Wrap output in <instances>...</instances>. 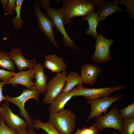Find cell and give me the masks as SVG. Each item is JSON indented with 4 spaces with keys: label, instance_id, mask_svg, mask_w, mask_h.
Here are the masks:
<instances>
[{
    "label": "cell",
    "instance_id": "1",
    "mask_svg": "<svg viewBox=\"0 0 134 134\" xmlns=\"http://www.w3.org/2000/svg\"><path fill=\"white\" fill-rule=\"evenodd\" d=\"M62 7L59 8L64 25L71 24L72 18L84 16L93 12L96 7L92 0H61Z\"/></svg>",
    "mask_w": 134,
    "mask_h": 134
},
{
    "label": "cell",
    "instance_id": "2",
    "mask_svg": "<svg viewBox=\"0 0 134 134\" xmlns=\"http://www.w3.org/2000/svg\"><path fill=\"white\" fill-rule=\"evenodd\" d=\"M49 120L60 134H72L75 130L77 117L72 110L64 109L50 113Z\"/></svg>",
    "mask_w": 134,
    "mask_h": 134
},
{
    "label": "cell",
    "instance_id": "3",
    "mask_svg": "<svg viewBox=\"0 0 134 134\" xmlns=\"http://www.w3.org/2000/svg\"><path fill=\"white\" fill-rule=\"evenodd\" d=\"M40 94L34 86L30 88L22 89V94L18 96L11 97L6 95L4 97V100L13 103L17 106L20 110V114L27 122L29 127L32 128L33 120L25 109L24 105L27 101L31 99H34L38 103Z\"/></svg>",
    "mask_w": 134,
    "mask_h": 134
},
{
    "label": "cell",
    "instance_id": "4",
    "mask_svg": "<svg viewBox=\"0 0 134 134\" xmlns=\"http://www.w3.org/2000/svg\"><path fill=\"white\" fill-rule=\"evenodd\" d=\"M126 88L125 85H121L108 87L90 88L81 84L76 86L71 91L73 97L83 96L88 101L108 96L114 92L124 89Z\"/></svg>",
    "mask_w": 134,
    "mask_h": 134
},
{
    "label": "cell",
    "instance_id": "5",
    "mask_svg": "<svg viewBox=\"0 0 134 134\" xmlns=\"http://www.w3.org/2000/svg\"><path fill=\"white\" fill-rule=\"evenodd\" d=\"M46 14L53 20L57 30L63 35V43L65 47L69 48L75 52L80 50L79 46L69 37L64 26L63 18L59 9L49 6L45 9Z\"/></svg>",
    "mask_w": 134,
    "mask_h": 134
},
{
    "label": "cell",
    "instance_id": "6",
    "mask_svg": "<svg viewBox=\"0 0 134 134\" xmlns=\"http://www.w3.org/2000/svg\"><path fill=\"white\" fill-rule=\"evenodd\" d=\"M34 12L37 20L39 28L55 47L58 48L59 44L55 37L53 29L55 26L52 19L40 10L37 0L34 5Z\"/></svg>",
    "mask_w": 134,
    "mask_h": 134
},
{
    "label": "cell",
    "instance_id": "7",
    "mask_svg": "<svg viewBox=\"0 0 134 134\" xmlns=\"http://www.w3.org/2000/svg\"><path fill=\"white\" fill-rule=\"evenodd\" d=\"M95 124L99 132L108 128L116 129L122 132L123 126L122 118L115 106L112 107L109 112L96 117Z\"/></svg>",
    "mask_w": 134,
    "mask_h": 134
},
{
    "label": "cell",
    "instance_id": "8",
    "mask_svg": "<svg viewBox=\"0 0 134 134\" xmlns=\"http://www.w3.org/2000/svg\"><path fill=\"white\" fill-rule=\"evenodd\" d=\"M104 35L100 33L95 41V50L92 55V60L96 63L105 64L112 60L110 48L114 40L112 38L107 39Z\"/></svg>",
    "mask_w": 134,
    "mask_h": 134
},
{
    "label": "cell",
    "instance_id": "9",
    "mask_svg": "<svg viewBox=\"0 0 134 134\" xmlns=\"http://www.w3.org/2000/svg\"><path fill=\"white\" fill-rule=\"evenodd\" d=\"M68 74L65 70L56 73V75L50 79L47 84L45 94L42 101L43 103L50 104L61 93L65 87Z\"/></svg>",
    "mask_w": 134,
    "mask_h": 134
},
{
    "label": "cell",
    "instance_id": "10",
    "mask_svg": "<svg viewBox=\"0 0 134 134\" xmlns=\"http://www.w3.org/2000/svg\"><path fill=\"white\" fill-rule=\"evenodd\" d=\"M122 97L120 94L116 95L114 97L107 96L96 99L87 101L90 105L91 110L87 121L89 122L93 118L106 113L108 108L114 102L122 99Z\"/></svg>",
    "mask_w": 134,
    "mask_h": 134
},
{
    "label": "cell",
    "instance_id": "11",
    "mask_svg": "<svg viewBox=\"0 0 134 134\" xmlns=\"http://www.w3.org/2000/svg\"><path fill=\"white\" fill-rule=\"evenodd\" d=\"M0 118L6 123L9 128L13 130L18 131L21 128L27 127L28 125L26 121L12 111L7 101L3 103L1 107Z\"/></svg>",
    "mask_w": 134,
    "mask_h": 134
},
{
    "label": "cell",
    "instance_id": "12",
    "mask_svg": "<svg viewBox=\"0 0 134 134\" xmlns=\"http://www.w3.org/2000/svg\"><path fill=\"white\" fill-rule=\"evenodd\" d=\"M34 74V68L28 69L26 71L22 70L15 73L7 81L6 84H10L13 86L20 84L26 87L27 88H31L34 86V83L33 81Z\"/></svg>",
    "mask_w": 134,
    "mask_h": 134
},
{
    "label": "cell",
    "instance_id": "13",
    "mask_svg": "<svg viewBox=\"0 0 134 134\" xmlns=\"http://www.w3.org/2000/svg\"><path fill=\"white\" fill-rule=\"evenodd\" d=\"M97 7L96 13L101 22L104 21L108 16L117 11H125V10L118 7L117 1L108 2L103 0H92Z\"/></svg>",
    "mask_w": 134,
    "mask_h": 134
},
{
    "label": "cell",
    "instance_id": "14",
    "mask_svg": "<svg viewBox=\"0 0 134 134\" xmlns=\"http://www.w3.org/2000/svg\"><path fill=\"white\" fill-rule=\"evenodd\" d=\"M8 54L11 59L14 61L19 71L34 68L37 64V60L35 58L31 60L26 58L23 54L20 48H13Z\"/></svg>",
    "mask_w": 134,
    "mask_h": 134
},
{
    "label": "cell",
    "instance_id": "15",
    "mask_svg": "<svg viewBox=\"0 0 134 134\" xmlns=\"http://www.w3.org/2000/svg\"><path fill=\"white\" fill-rule=\"evenodd\" d=\"M81 70L80 76L84 83L90 85L95 84L102 72L98 65L88 63L83 64Z\"/></svg>",
    "mask_w": 134,
    "mask_h": 134
},
{
    "label": "cell",
    "instance_id": "16",
    "mask_svg": "<svg viewBox=\"0 0 134 134\" xmlns=\"http://www.w3.org/2000/svg\"><path fill=\"white\" fill-rule=\"evenodd\" d=\"M43 65L52 72L56 73L65 71L67 67L64 59L55 54L46 55Z\"/></svg>",
    "mask_w": 134,
    "mask_h": 134
},
{
    "label": "cell",
    "instance_id": "17",
    "mask_svg": "<svg viewBox=\"0 0 134 134\" xmlns=\"http://www.w3.org/2000/svg\"><path fill=\"white\" fill-rule=\"evenodd\" d=\"M44 67L43 65L39 63L36 64L34 68V77L36 80L34 86L42 95L46 92L48 79L47 76L44 73Z\"/></svg>",
    "mask_w": 134,
    "mask_h": 134
},
{
    "label": "cell",
    "instance_id": "18",
    "mask_svg": "<svg viewBox=\"0 0 134 134\" xmlns=\"http://www.w3.org/2000/svg\"><path fill=\"white\" fill-rule=\"evenodd\" d=\"M73 97V95L71 91L67 93H61L50 104L48 109L50 113L59 112L65 109L66 104Z\"/></svg>",
    "mask_w": 134,
    "mask_h": 134
},
{
    "label": "cell",
    "instance_id": "19",
    "mask_svg": "<svg viewBox=\"0 0 134 134\" xmlns=\"http://www.w3.org/2000/svg\"><path fill=\"white\" fill-rule=\"evenodd\" d=\"M80 21L81 22L87 21L89 24V28L84 34L91 35L96 39L98 35L96 31V28L100 21L99 18L97 13L92 12L82 17Z\"/></svg>",
    "mask_w": 134,
    "mask_h": 134
},
{
    "label": "cell",
    "instance_id": "20",
    "mask_svg": "<svg viewBox=\"0 0 134 134\" xmlns=\"http://www.w3.org/2000/svg\"><path fill=\"white\" fill-rule=\"evenodd\" d=\"M83 83L80 75L76 72H70L67 76L65 85L62 92H69L76 86Z\"/></svg>",
    "mask_w": 134,
    "mask_h": 134
},
{
    "label": "cell",
    "instance_id": "21",
    "mask_svg": "<svg viewBox=\"0 0 134 134\" xmlns=\"http://www.w3.org/2000/svg\"><path fill=\"white\" fill-rule=\"evenodd\" d=\"M32 128L36 130L42 129L47 134H60L49 120L44 123L39 119H35L33 120Z\"/></svg>",
    "mask_w": 134,
    "mask_h": 134
},
{
    "label": "cell",
    "instance_id": "22",
    "mask_svg": "<svg viewBox=\"0 0 134 134\" xmlns=\"http://www.w3.org/2000/svg\"><path fill=\"white\" fill-rule=\"evenodd\" d=\"M24 2L23 0H16L14 11L16 13V15L12 19L14 26L16 30L22 29L23 28V21L21 17V10Z\"/></svg>",
    "mask_w": 134,
    "mask_h": 134
},
{
    "label": "cell",
    "instance_id": "23",
    "mask_svg": "<svg viewBox=\"0 0 134 134\" xmlns=\"http://www.w3.org/2000/svg\"><path fill=\"white\" fill-rule=\"evenodd\" d=\"M0 67L10 71L15 72L14 64L8 53L0 51Z\"/></svg>",
    "mask_w": 134,
    "mask_h": 134
},
{
    "label": "cell",
    "instance_id": "24",
    "mask_svg": "<svg viewBox=\"0 0 134 134\" xmlns=\"http://www.w3.org/2000/svg\"><path fill=\"white\" fill-rule=\"evenodd\" d=\"M119 114L122 119H130L134 118V102L126 107L120 109Z\"/></svg>",
    "mask_w": 134,
    "mask_h": 134
},
{
    "label": "cell",
    "instance_id": "25",
    "mask_svg": "<svg viewBox=\"0 0 134 134\" xmlns=\"http://www.w3.org/2000/svg\"><path fill=\"white\" fill-rule=\"evenodd\" d=\"M123 130L121 134H134V118L122 119Z\"/></svg>",
    "mask_w": 134,
    "mask_h": 134
},
{
    "label": "cell",
    "instance_id": "26",
    "mask_svg": "<svg viewBox=\"0 0 134 134\" xmlns=\"http://www.w3.org/2000/svg\"><path fill=\"white\" fill-rule=\"evenodd\" d=\"M97 127L94 123L90 126L78 129L74 134H98Z\"/></svg>",
    "mask_w": 134,
    "mask_h": 134
},
{
    "label": "cell",
    "instance_id": "27",
    "mask_svg": "<svg viewBox=\"0 0 134 134\" xmlns=\"http://www.w3.org/2000/svg\"><path fill=\"white\" fill-rule=\"evenodd\" d=\"M18 131L10 129L4 121L0 118V134H18Z\"/></svg>",
    "mask_w": 134,
    "mask_h": 134
},
{
    "label": "cell",
    "instance_id": "28",
    "mask_svg": "<svg viewBox=\"0 0 134 134\" xmlns=\"http://www.w3.org/2000/svg\"><path fill=\"white\" fill-rule=\"evenodd\" d=\"M15 73L0 69V80L1 82H4L5 85L6 84L7 81L12 77Z\"/></svg>",
    "mask_w": 134,
    "mask_h": 134
},
{
    "label": "cell",
    "instance_id": "29",
    "mask_svg": "<svg viewBox=\"0 0 134 134\" xmlns=\"http://www.w3.org/2000/svg\"><path fill=\"white\" fill-rule=\"evenodd\" d=\"M16 0H8L7 5L5 11L9 15H11L13 10L15 7Z\"/></svg>",
    "mask_w": 134,
    "mask_h": 134
},
{
    "label": "cell",
    "instance_id": "30",
    "mask_svg": "<svg viewBox=\"0 0 134 134\" xmlns=\"http://www.w3.org/2000/svg\"><path fill=\"white\" fill-rule=\"evenodd\" d=\"M18 134H37L32 128L29 127L28 129L27 127H24L18 130Z\"/></svg>",
    "mask_w": 134,
    "mask_h": 134
},
{
    "label": "cell",
    "instance_id": "31",
    "mask_svg": "<svg viewBox=\"0 0 134 134\" xmlns=\"http://www.w3.org/2000/svg\"><path fill=\"white\" fill-rule=\"evenodd\" d=\"M38 2L40 7H41L44 9L45 10L47 8L50 6V1L49 0H40Z\"/></svg>",
    "mask_w": 134,
    "mask_h": 134
},
{
    "label": "cell",
    "instance_id": "32",
    "mask_svg": "<svg viewBox=\"0 0 134 134\" xmlns=\"http://www.w3.org/2000/svg\"><path fill=\"white\" fill-rule=\"evenodd\" d=\"M5 85V83L2 82H0V103L1 102L4 100V97L3 96L2 94V90L3 86ZM1 107L0 106V110Z\"/></svg>",
    "mask_w": 134,
    "mask_h": 134
},
{
    "label": "cell",
    "instance_id": "33",
    "mask_svg": "<svg viewBox=\"0 0 134 134\" xmlns=\"http://www.w3.org/2000/svg\"><path fill=\"white\" fill-rule=\"evenodd\" d=\"M1 4L3 5V8L5 11L7 5L8 0H1Z\"/></svg>",
    "mask_w": 134,
    "mask_h": 134
},
{
    "label": "cell",
    "instance_id": "34",
    "mask_svg": "<svg viewBox=\"0 0 134 134\" xmlns=\"http://www.w3.org/2000/svg\"><path fill=\"white\" fill-rule=\"evenodd\" d=\"M61 0H55V1L57 2H57H61Z\"/></svg>",
    "mask_w": 134,
    "mask_h": 134
},
{
    "label": "cell",
    "instance_id": "35",
    "mask_svg": "<svg viewBox=\"0 0 134 134\" xmlns=\"http://www.w3.org/2000/svg\"><path fill=\"white\" fill-rule=\"evenodd\" d=\"M44 134H47L46 133H45Z\"/></svg>",
    "mask_w": 134,
    "mask_h": 134
},
{
    "label": "cell",
    "instance_id": "36",
    "mask_svg": "<svg viewBox=\"0 0 134 134\" xmlns=\"http://www.w3.org/2000/svg\"><path fill=\"white\" fill-rule=\"evenodd\" d=\"M114 134H115V133H114Z\"/></svg>",
    "mask_w": 134,
    "mask_h": 134
}]
</instances>
